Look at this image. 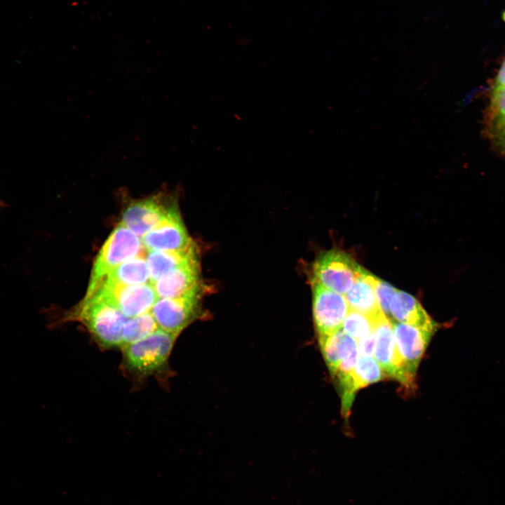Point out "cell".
I'll list each match as a JSON object with an SVG mask.
<instances>
[{"mask_svg":"<svg viewBox=\"0 0 505 505\" xmlns=\"http://www.w3.org/2000/svg\"><path fill=\"white\" fill-rule=\"evenodd\" d=\"M67 319L81 322L101 348L122 346V330L128 318L103 299L84 298Z\"/></svg>","mask_w":505,"mask_h":505,"instance_id":"6da1fadb","label":"cell"},{"mask_svg":"<svg viewBox=\"0 0 505 505\" xmlns=\"http://www.w3.org/2000/svg\"><path fill=\"white\" fill-rule=\"evenodd\" d=\"M177 335L161 328L147 337L124 345L123 365L138 377L157 376L168 368V358Z\"/></svg>","mask_w":505,"mask_h":505,"instance_id":"7a4b0ae2","label":"cell"},{"mask_svg":"<svg viewBox=\"0 0 505 505\" xmlns=\"http://www.w3.org/2000/svg\"><path fill=\"white\" fill-rule=\"evenodd\" d=\"M145 251L146 248L140 238L120 223L111 233L95 260L84 298L93 294L100 281L109 271Z\"/></svg>","mask_w":505,"mask_h":505,"instance_id":"3957f363","label":"cell"},{"mask_svg":"<svg viewBox=\"0 0 505 505\" xmlns=\"http://www.w3.org/2000/svg\"><path fill=\"white\" fill-rule=\"evenodd\" d=\"M312 269V281L345 295L364 268L345 252L332 249L319 255Z\"/></svg>","mask_w":505,"mask_h":505,"instance_id":"277c9868","label":"cell"},{"mask_svg":"<svg viewBox=\"0 0 505 505\" xmlns=\"http://www.w3.org/2000/svg\"><path fill=\"white\" fill-rule=\"evenodd\" d=\"M91 297L109 303L128 318L150 311L158 298L151 283L125 285L105 281L97 285L88 298Z\"/></svg>","mask_w":505,"mask_h":505,"instance_id":"5b68a950","label":"cell"},{"mask_svg":"<svg viewBox=\"0 0 505 505\" xmlns=\"http://www.w3.org/2000/svg\"><path fill=\"white\" fill-rule=\"evenodd\" d=\"M200 288L177 298H157L150 311L159 328L179 334L201 314Z\"/></svg>","mask_w":505,"mask_h":505,"instance_id":"8992f818","label":"cell"},{"mask_svg":"<svg viewBox=\"0 0 505 505\" xmlns=\"http://www.w3.org/2000/svg\"><path fill=\"white\" fill-rule=\"evenodd\" d=\"M313 315L318 337L330 335L342 328L350 310L344 295L312 281Z\"/></svg>","mask_w":505,"mask_h":505,"instance_id":"52a82bcc","label":"cell"},{"mask_svg":"<svg viewBox=\"0 0 505 505\" xmlns=\"http://www.w3.org/2000/svg\"><path fill=\"white\" fill-rule=\"evenodd\" d=\"M373 324L375 337L374 356L382 371L405 387L413 388L415 378L406 372L398 354L391 321L382 314L373 321Z\"/></svg>","mask_w":505,"mask_h":505,"instance_id":"ba28073f","label":"cell"},{"mask_svg":"<svg viewBox=\"0 0 505 505\" xmlns=\"http://www.w3.org/2000/svg\"><path fill=\"white\" fill-rule=\"evenodd\" d=\"M141 241L147 250L178 251L194 246L175 206L166 217L144 235Z\"/></svg>","mask_w":505,"mask_h":505,"instance_id":"9c48e42d","label":"cell"},{"mask_svg":"<svg viewBox=\"0 0 505 505\" xmlns=\"http://www.w3.org/2000/svg\"><path fill=\"white\" fill-rule=\"evenodd\" d=\"M396 348L406 372L415 378L421 358L433 336V332L390 321Z\"/></svg>","mask_w":505,"mask_h":505,"instance_id":"30bf717a","label":"cell"},{"mask_svg":"<svg viewBox=\"0 0 505 505\" xmlns=\"http://www.w3.org/2000/svg\"><path fill=\"white\" fill-rule=\"evenodd\" d=\"M162 199V196L156 195L130 203L122 214L121 223L142 237L159 225L175 206H166Z\"/></svg>","mask_w":505,"mask_h":505,"instance_id":"8fae6325","label":"cell"},{"mask_svg":"<svg viewBox=\"0 0 505 505\" xmlns=\"http://www.w3.org/2000/svg\"><path fill=\"white\" fill-rule=\"evenodd\" d=\"M158 298H177L201 288L198 260L165 274L152 283Z\"/></svg>","mask_w":505,"mask_h":505,"instance_id":"7c38bea8","label":"cell"},{"mask_svg":"<svg viewBox=\"0 0 505 505\" xmlns=\"http://www.w3.org/2000/svg\"><path fill=\"white\" fill-rule=\"evenodd\" d=\"M389 321L415 326L435 332L438 324L427 314L417 299L412 295L397 290L390 304Z\"/></svg>","mask_w":505,"mask_h":505,"instance_id":"4fadbf2b","label":"cell"},{"mask_svg":"<svg viewBox=\"0 0 505 505\" xmlns=\"http://www.w3.org/2000/svg\"><path fill=\"white\" fill-rule=\"evenodd\" d=\"M368 271L364 269L350 290L344 295L350 309L361 312L372 321L381 316L383 311L379 305L374 288L367 277Z\"/></svg>","mask_w":505,"mask_h":505,"instance_id":"5bb4252c","label":"cell"},{"mask_svg":"<svg viewBox=\"0 0 505 505\" xmlns=\"http://www.w3.org/2000/svg\"><path fill=\"white\" fill-rule=\"evenodd\" d=\"M321 351L332 377L342 361L358 351L357 342L342 329L318 337Z\"/></svg>","mask_w":505,"mask_h":505,"instance_id":"9a60e30c","label":"cell"},{"mask_svg":"<svg viewBox=\"0 0 505 505\" xmlns=\"http://www.w3.org/2000/svg\"><path fill=\"white\" fill-rule=\"evenodd\" d=\"M197 260L195 247L178 251L147 250L146 260L152 283L165 274L180 266Z\"/></svg>","mask_w":505,"mask_h":505,"instance_id":"2e32d148","label":"cell"},{"mask_svg":"<svg viewBox=\"0 0 505 505\" xmlns=\"http://www.w3.org/2000/svg\"><path fill=\"white\" fill-rule=\"evenodd\" d=\"M146 253L147 251L119 264L109 271L100 282L105 281L125 285L150 283V271L146 260Z\"/></svg>","mask_w":505,"mask_h":505,"instance_id":"e0dca14e","label":"cell"},{"mask_svg":"<svg viewBox=\"0 0 505 505\" xmlns=\"http://www.w3.org/2000/svg\"><path fill=\"white\" fill-rule=\"evenodd\" d=\"M159 328L151 311L128 318L122 330V346L140 341Z\"/></svg>","mask_w":505,"mask_h":505,"instance_id":"ac0fdd59","label":"cell"},{"mask_svg":"<svg viewBox=\"0 0 505 505\" xmlns=\"http://www.w3.org/2000/svg\"><path fill=\"white\" fill-rule=\"evenodd\" d=\"M382 370L372 356H358L354 373L353 389L356 392L370 384L382 379Z\"/></svg>","mask_w":505,"mask_h":505,"instance_id":"d6986e66","label":"cell"},{"mask_svg":"<svg viewBox=\"0 0 505 505\" xmlns=\"http://www.w3.org/2000/svg\"><path fill=\"white\" fill-rule=\"evenodd\" d=\"M342 329L357 342L373 332V321L361 312L350 309Z\"/></svg>","mask_w":505,"mask_h":505,"instance_id":"ffe728a7","label":"cell"},{"mask_svg":"<svg viewBox=\"0 0 505 505\" xmlns=\"http://www.w3.org/2000/svg\"><path fill=\"white\" fill-rule=\"evenodd\" d=\"M367 277L371 282L381 310L390 320V304L397 290L387 282L379 278L368 271Z\"/></svg>","mask_w":505,"mask_h":505,"instance_id":"44dd1931","label":"cell"},{"mask_svg":"<svg viewBox=\"0 0 505 505\" xmlns=\"http://www.w3.org/2000/svg\"><path fill=\"white\" fill-rule=\"evenodd\" d=\"M492 110L496 119L505 116V88L494 89Z\"/></svg>","mask_w":505,"mask_h":505,"instance_id":"7402d4cb","label":"cell"},{"mask_svg":"<svg viewBox=\"0 0 505 505\" xmlns=\"http://www.w3.org/2000/svg\"><path fill=\"white\" fill-rule=\"evenodd\" d=\"M375 337L374 331L368 336L357 341L358 351L360 356H372L374 354Z\"/></svg>","mask_w":505,"mask_h":505,"instance_id":"603a6c76","label":"cell"},{"mask_svg":"<svg viewBox=\"0 0 505 505\" xmlns=\"http://www.w3.org/2000/svg\"><path fill=\"white\" fill-rule=\"evenodd\" d=\"M505 88V61L497 76L494 89Z\"/></svg>","mask_w":505,"mask_h":505,"instance_id":"cb8c5ba5","label":"cell"},{"mask_svg":"<svg viewBox=\"0 0 505 505\" xmlns=\"http://www.w3.org/2000/svg\"><path fill=\"white\" fill-rule=\"evenodd\" d=\"M497 121L498 123H497L498 127L499 128V129H498V130L501 131V135H500L501 142L505 145V116L499 118V119H497Z\"/></svg>","mask_w":505,"mask_h":505,"instance_id":"d4e9b609","label":"cell"},{"mask_svg":"<svg viewBox=\"0 0 505 505\" xmlns=\"http://www.w3.org/2000/svg\"><path fill=\"white\" fill-rule=\"evenodd\" d=\"M504 20H505V13H504Z\"/></svg>","mask_w":505,"mask_h":505,"instance_id":"484cf974","label":"cell"}]
</instances>
